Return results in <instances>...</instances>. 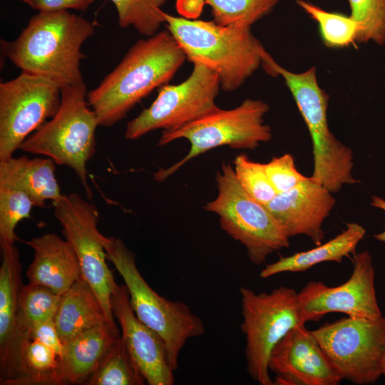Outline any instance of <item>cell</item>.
<instances>
[{
    "label": "cell",
    "instance_id": "obj_1",
    "mask_svg": "<svg viewBox=\"0 0 385 385\" xmlns=\"http://www.w3.org/2000/svg\"><path fill=\"white\" fill-rule=\"evenodd\" d=\"M187 59L166 29L135 42L120 62L87 93L98 125L110 127L155 88L167 84Z\"/></svg>",
    "mask_w": 385,
    "mask_h": 385
},
{
    "label": "cell",
    "instance_id": "obj_2",
    "mask_svg": "<svg viewBox=\"0 0 385 385\" xmlns=\"http://www.w3.org/2000/svg\"><path fill=\"white\" fill-rule=\"evenodd\" d=\"M93 24L68 11L38 12L17 38L1 41L4 56L22 72L47 78L61 88L84 83L80 69L83 43Z\"/></svg>",
    "mask_w": 385,
    "mask_h": 385
},
{
    "label": "cell",
    "instance_id": "obj_3",
    "mask_svg": "<svg viewBox=\"0 0 385 385\" xmlns=\"http://www.w3.org/2000/svg\"><path fill=\"white\" fill-rule=\"evenodd\" d=\"M165 26L178 42L187 59L212 70L221 90L234 91L261 66L267 51L251 27L221 26L164 12Z\"/></svg>",
    "mask_w": 385,
    "mask_h": 385
},
{
    "label": "cell",
    "instance_id": "obj_4",
    "mask_svg": "<svg viewBox=\"0 0 385 385\" xmlns=\"http://www.w3.org/2000/svg\"><path fill=\"white\" fill-rule=\"evenodd\" d=\"M268 75L281 76L307 125L312 143L311 178L332 193L345 185L359 183L353 174V152L331 132L327 120L329 95L319 85L314 66L301 73L290 71L267 52L262 66Z\"/></svg>",
    "mask_w": 385,
    "mask_h": 385
},
{
    "label": "cell",
    "instance_id": "obj_5",
    "mask_svg": "<svg viewBox=\"0 0 385 385\" xmlns=\"http://www.w3.org/2000/svg\"><path fill=\"white\" fill-rule=\"evenodd\" d=\"M87 93L85 83L61 88V103L57 113L31 134L19 149L71 168L88 199L91 200L86 164L96 152V130L99 125L95 112L88 106Z\"/></svg>",
    "mask_w": 385,
    "mask_h": 385
},
{
    "label": "cell",
    "instance_id": "obj_6",
    "mask_svg": "<svg viewBox=\"0 0 385 385\" xmlns=\"http://www.w3.org/2000/svg\"><path fill=\"white\" fill-rule=\"evenodd\" d=\"M269 110V105L262 100L247 98L232 109L219 108L181 127L163 130L158 146L186 139L190 143V150L178 162L157 170L153 179L163 182L188 161L216 148L255 150L260 143L270 141L272 130L265 122Z\"/></svg>",
    "mask_w": 385,
    "mask_h": 385
},
{
    "label": "cell",
    "instance_id": "obj_7",
    "mask_svg": "<svg viewBox=\"0 0 385 385\" xmlns=\"http://www.w3.org/2000/svg\"><path fill=\"white\" fill-rule=\"evenodd\" d=\"M104 246L108 260L125 282L135 314L163 339L170 365L176 371L187 341L204 334L202 320L186 304L169 300L155 292L138 270L135 255L121 239L106 237Z\"/></svg>",
    "mask_w": 385,
    "mask_h": 385
},
{
    "label": "cell",
    "instance_id": "obj_8",
    "mask_svg": "<svg viewBox=\"0 0 385 385\" xmlns=\"http://www.w3.org/2000/svg\"><path fill=\"white\" fill-rule=\"evenodd\" d=\"M217 195L204 206L219 217L220 226L246 249L250 262L263 264L272 253L289 246V237L265 205L238 183L232 165L223 163L215 177Z\"/></svg>",
    "mask_w": 385,
    "mask_h": 385
},
{
    "label": "cell",
    "instance_id": "obj_9",
    "mask_svg": "<svg viewBox=\"0 0 385 385\" xmlns=\"http://www.w3.org/2000/svg\"><path fill=\"white\" fill-rule=\"evenodd\" d=\"M242 322L245 335L247 370L260 385H274L269 374L271 353L277 343L292 329L304 326L297 292L281 286L270 292L256 293L240 289Z\"/></svg>",
    "mask_w": 385,
    "mask_h": 385
},
{
    "label": "cell",
    "instance_id": "obj_10",
    "mask_svg": "<svg viewBox=\"0 0 385 385\" xmlns=\"http://www.w3.org/2000/svg\"><path fill=\"white\" fill-rule=\"evenodd\" d=\"M312 332L342 379L369 385L383 376L385 317H343Z\"/></svg>",
    "mask_w": 385,
    "mask_h": 385
},
{
    "label": "cell",
    "instance_id": "obj_11",
    "mask_svg": "<svg viewBox=\"0 0 385 385\" xmlns=\"http://www.w3.org/2000/svg\"><path fill=\"white\" fill-rule=\"evenodd\" d=\"M192 64L187 79L159 88L152 104L128 123V140L138 139L157 129L178 128L219 108L215 103L221 90L217 75L200 63Z\"/></svg>",
    "mask_w": 385,
    "mask_h": 385
},
{
    "label": "cell",
    "instance_id": "obj_12",
    "mask_svg": "<svg viewBox=\"0 0 385 385\" xmlns=\"http://www.w3.org/2000/svg\"><path fill=\"white\" fill-rule=\"evenodd\" d=\"M53 205L54 216L78 258L83 277L101 303L108 322L116 323L111 297L118 284L106 262V237L98 229L97 207L74 192L63 195Z\"/></svg>",
    "mask_w": 385,
    "mask_h": 385
},
{
    "label": "cell",
    "instance_id": "obj_13",
    "mask_svg": "<svg viewBox=\"0 0 385 385\" xmlns=\"http://www.w3.org/2000/svg\"><path fill=\"white\" fill-rule=\"evenodd\" d=\"M61 88L26 72L0 83V161L13 157L22 143L57 113Z\"/></svg>",
    "mask_w": 385,
    "mask_h": 385
},
{
    "label": "cell",
    "instance_id": "obj_14",
    "mask_svg": "<svg viewBox=\"0 0 385 385\" xmlns=\"http://www.w3.org/2000/svg\"><path fill=\"white\" fill-rule=\"evenodd\" d=\"M351 262L352 272L344 283L329 287L320 281H310L297 292L304 324L319 321L332 312L370 319L383 317L376 298L371 254L368 250L356 252Z\"/></svg>",
    "mask_w": 385,
    "mask_h": 385
},
{
    "label": "cell",
    "instance_id": "obj_15",
    "mask_svg": "<svg viewBox=\"0 0 385 385\" xmlns=\"http://www.w3.org/2000/svg\"><path fill=\"white\" fill-rule=\"evenodd\" d=\"M269 369L277 385H337L343 380L304 326L290 330L274 347Z\"/></svg>",
    "mask_w": 385,
    "mask_h": 385
},
{
    "label": "cell",
    "instance_id": "obj_16",
    "mask_svg": "<svg viewBox=\"0 0 385 385\" xmlns=\"http://www.w3.org/2000/svg\"><path fill=\"white\" fill-rule=\"evenodd\" d=\"M113 314L121 329V339L137 368L149 385H172L174 371L160 336L135 314L125 284L118 285L111 297Z\"/></svg>",
    "mask_w": 385,
    "mask_h": 385
},
{
    "label": "cell",
    "instance_id": "obj_17",
    "mask_svg": "<svg viewBox=\"0 0 385 385\" xmlns=\"http://www.w3.org/2000/svg\"><path fill=\"white\" fill-rule=\"evenodd\" d=\"M332 194L308 177L265 205L289 237L305 235L319 245L324 238L323 223L336 202Z\"/></svg>",
    "mask_w": 385,
    "mask_h": 385
},
{
    "label": "cell",
    "instance_id": "obj_18",
    "mask_svg": "<svg viewBox=\"0 0 385 385\" xmlns=\"http://www.w3.org/2000/svg\"><path fill=\"white\" fill-rule=\"evenodd\" d=\"M25 243L34 252L26 272L29 284L47 287L62 296L82 276L78 258L66 239L46 233Z\"/></svg>",
    "mask_w": 385,
    "mask_h": 385
},
{
    "label": "cell",
    "instance_id": "obj_19",
    "mask_svg": "<svg viewBox=\"0 0 385 385\" xmlns=\"http://www.w3.org/2000/svg\"><path fill=\"white\" fill-rule=\"evenodd\" d=\"M61 297L43 286H23L9 359L0 372L1 385H19L23 355L31 333L38 323L54 316Z\"/></svg>",
    "mask_w": 385,
    "mask_h": 385
},
{
    "label": "cell",
    "instance_id": "obj_20",
    "mask_svg": "<svg viewBox=\"0 0 385 385\" xmlns=\"http://www.w3.org/2000/svg\"><path fill=\"white\" fill-rule=\"evenodd\" d=\"M120 337L117 324L106 321L65 343L60 356L64 384H85Z\"/></svg>",
    "mask_w": 385,
    "mask_h": 385
},
{
    "label": "cell",
    "instance_id": "obj_21",
    "mask_svg": "<svg viewBox=\"0 0 385 385\" xmlns=\"http://www.w3.org/2000/svg\"><path fill=\"white\" fill-rule=\"evenodd\" d=\"M1 265L0 267V372L9 359L20 297L24 284L21 265L15 244L0 241Z\"/></svg>",
    "mask_w": 385,
    "mask_h": 385
},
{
    "label": "cell",
    "instance_id": "obj_22",
    "mask_svg": "<svg viewBox=\"0 0 385 385\" xmlns=\"http://www.w3.org/2000/svg\"><path fill=\"white\" fill-rule=\"evenodd\" d=\"M53 320L63 344L82 332L108 322L101 303L83 275L61 297Z\"/></svg>",
    "mask_w": 385,
    "mask_h": 385
},
{
    "label": "cell",
    "instance_id": "obj_23",
    "mask_svg": "<svg viewBox=\"0 0 385 385\" xmlns=\"http://www.w3.org/2000/svg\"><path fill=\"white\" fill-rule=\"evenodd\" d=\"M366 230L355 222H349L346 229L332 240L307 251L281 257L277 261L266 265L260 277L265 279L283 272H304L326 262L341 263L344 257L356 253Z\"/></svg>",
    "mask_w": 385,
    "mask_h": 385
},
{
    "label": "cell",
    "instance_id": "obj_24",
    "mask_svg": "<svg viewBox=\"0 0 385 385\" xmlns=\"http://www.w3.org/2000/svg\"><path fill=\"white\" fill-rule=\"evenodd\" d=\"M21 188L36 207H43L63 197L56 177V163L48 158H30L26 155L9 158Z\"/></svg>",
    "mask_w": 385,
    "mask_h": 385
},
{
    "label": "cell",
    "instance_id": "obj_25",
    "mask_svg": "<svg viewBox=\"0 0 385 385\" xmlns=\"http://www.w3.org/2000/svg\"><path fill=\"white\" fill-rule=\"evenodd\" d=\"M34 204L20 185L9 159L0 161V241L15 244L16 227Z\"/></svg>",
    "mask_w": 385,
    "mask_h": 385
},
{
    "label": "cell",
    "instance_id": "obj_26",
    "mask_svg": "<svg viewBox=\"0 0 385 385\" xmlns=\"http://www.w3.org/2000/svg\"><path fill=\"white\" fill-rule=\"evenodd\" d=\"M296 3L317 23L320 37L327 47L356 45L359 26L350 15L327 11L305 0H297Z\"/></svg>",
    "mask_w": 385,
    "mask_h": 385
},
{
    "label": "cell",
    "instance_id": "obj_27",
    "mask_svg": "<svg viewBox=\"0 0 385 385\" xmlns=\"http://www.w3.org/2000/svg\"><path fill=\"white\" fill-rule=\"evenodd\" d=\"M60 357L51 348L34 340L26 346L22 359L19 385H61Z\"/></svg>",
    "mask_w": 385,
    "mask_h": 385
},
{
    "label": "cell",
    "instance_id": "obj_28",
    "mask_svg": "<svg viewBox=\"0 0 385 385\" xmlns=\"http://www.w3.org/2000/svg\"><path fill=\"white\" fill-rule=\"evenodd\" d=\"M145 383V379L120 337L85 384L142 385Z\"/></svg>",
    "mask_w": 385,
    "mask_h": 385
},
{
    "label": "cell",
    "instance_id": "obj_29",
    "mask_svg": "<svg viewBox=\"0 0 385 385\" xmlns=\"http://www.w3.org/2000/svg\"><path fill=\"white\" fill-rule=\"evenodd\" d=\"M211 7L213 21L221 26L251 27L268 15L279 0H202Z\"/></svg>",
    "mask_w": 385,
    "mask_h": 385
},
{
    "label": "cell",
    "instance_id": "obj_30",
    "mask_svg": "<svg viewBox=\"0 0 385 385\" xmlns=\"http://www.w3.org/2000/svg\"><path fill=\"white\" fill-rule=\"evenodd\" d=\"M114 4L118 25L121 28L133 26L141 35L148 37L158 32L164 24L161 7L166 0H111Z\"/></svg>",
    "mask_w": 385,
    "mask_h": 385
},
{
    "label": "cell",
    "instance_id": "obj_31",
    "mask_svg": "<svg viewBox=\"0 0 385 385\" xmlns=\"http://www.w3.org/2000/svg\"><path fill=\"white\" fill-rule=\"evenodd\" d=\"M350 16L357 22V43H385V0H347Z\"/></svg>",
    "mask_w": 385,
    "mask_h": 385
},
{
    "label": "cell",
    "instance_id": "obj_32",
    "mask_svg": "<svg viewBox=\"0 0 385 385\" xmlns=\"http://www.w3.org/2000/svg\"><path fill=\"white\" fill-rule=\"evenodd\" d=\"M235 177L242 188L255 200L269 203L277 192L267 175L265 164L250 160L247 155L240 154L233 160Z\"/></svg>",
    "mask_w": 385,
    "mask_h": 385
},
{
    "label": "cell",
    "instance_id": "obj_33",
    "mask_svg": "<svg viewBox=\"0 0 385 385\" xmlns=\"http://www.w3.org/2000/svg\"><path fill=\"white\" fill-rule=\"evenodd\" d=\"M264 164L268 178L277 194L292 189L308 178L299 172L290 153L274 157Z\"/></svg>",
    "mask_w": 385,
    "mask_h": 385
},
{
    "label": "cell",
    "instance_id": "obj_34",
    "mask_svg": "<svg viewBox=\"0 0 385 385\" xmlns=\"http://www.w3.org/2000/svg\"><path fill=\"white\" fill-rule=\"evenodd\" d=\"M31 340L37 341L51 348L59 357L62 354L63 344L60 339L53 317L41 322L34 327Z\"/></svg>",
    "mask_w": 385,
    "mask_h": 385
},
{
    "label": "cell",
    "instance_id": "obj_35",
    "mask_svg": "<svg viewBox=\"0 0 385 385\" xmlns=\"http://www.w3.org/2000/svg\"><path fill=\"white\" fill-rule=\"evenodd\" d=\"M95 0H31L29 4L38 12L67 11L69 9L86 10Z\"/></svg>",
    "mask_w": 385,
    "mask_h": 385
},
{
    "label": "cell",
    "instance_id": "obj_36",
    "mask_svg": "<svg viewBox=\"0 0 385 385\" xmlns=\"http://www.w3.org/2000/svg\"><path fill=\"white\" fill-rule=\"evenodd\" d=\"M371 205L376 208L381 209L385 212V200L379 196H373L371 198ZM376 240L383 242L385 243V230L375 234L374 235Z\"/></svg>",
    "mask_w": 385,
    "mask_h": 385
},
{
    "label": "cell",
    "instance_id": "obj_37",
    "mask_svg": "<svg viewBox=\"0 0 385 385\" xmlns=\"http://www.w3.org/2000/svg\"><path fill=\"white\" fill-rule=\"evenodd\" d=\"M19 1H24V2H25V3L28 4H29L30 1H31V0H19Z\"/></svg>",
    "mask_w": 385,
    "mask_h": 385
},
{
    "label": "cell",
    "instance_id": "obj_38",
    "mask_svg": "<svg viewBox=\"0 0 385 385\" xmlns=\"http://www.w3.org/2000/svg\"><path fill=\"white\" fill-rule=\"evenodd\" d=\"M383 376L385 378V361H384V367Z\"/></svg>",
    "mask_w": 385,
    "mask_h": 385
}]
</instances>
